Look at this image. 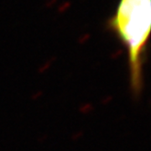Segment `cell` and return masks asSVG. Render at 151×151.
<instances>
[{
    "mask_svg": "<svg viewBox=\"0 0 151 151\" xmlns=\"http://www.w3.org/2000/svg\"><path fill=\"white\" fill-rule=\"evenodd\" d=\"M109 27L127 48L130 87L135 94H139L151 30V0H119Z\"/></svg>",
    "mask_w": 151,
    "mask_h": 151,
    "instance_id": "1",
    "label": "cell"
}]
</instances>
